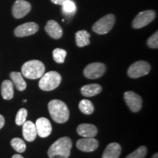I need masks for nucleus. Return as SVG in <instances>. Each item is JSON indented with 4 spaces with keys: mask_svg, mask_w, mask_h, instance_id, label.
I'll return each instance as SVG.
<instances>
[{
    "mask_svg": "<svg viewBox=\"0 0 158 158\" xmlns=\"http://www.w3.org/2000/svg\"><path fill=\"white\" fill-rule=\"evenodd\" d=\"M79 109L83 114L90 115L94 112V107L92 102L88 100H82L78 104Z\"/></svg>",
    "mask_w": 158,
    "mask_h": 158,
    "instance_id": "5701e85b",
    "label": "nucleus"
},
{
    "mask_svg": "<svg viewBox=\"0 0 158 158\" xmlns=\"http://www.w3.org/2000/svg\"><path fill=\"white\" fill-rule=\"evenodd\" d=\"M62 81V76L56 71H49L44 73L40 79L39 87L45 92L56 89Z\"/></svg>",
    "mask_w": 158,
    "mask_h": 158,
    "instance_id": "20e7f679",
    "label": "nucleus"
},
{
    "mask_svg": "<svg viewBox=\"0 0 158 158\" xmlns=\"http://www.w3.org/2000/svg\"><path fill=\"white\" fill-rule=\"evenodd\" d=\"M115 23V16L113 14L106 15L94 23L92 29L98 35L107 34L111 30Z\"/></svg>",
    "mask_w": 158,
    "mask_h": 158,
    "instance_id": "39448f33",
    "label": "nucleus"
},
{
    "mask_svg": "<svg viewBox=\"0 0 158 158\" xmlns=\"http://www.w3.org/2000/svg\"><path fill=\"white\" fill-rule=\"evenodd\" d=\"M37 133L40 137L46 138L51 135L52 131L51 124L48 118L45 117H40L36 121L35 123Z\"/></svg>",
    "mask_w": 158,
    "mask_h": 158,
    "instance_id": "ddd939ff",
    "label": "nucleus"
},
{
    "mask_svg": "<svg viewBox=\"0 0 158 158\" xmlns=\"http://www.w3.org/2000/svg\"><path fill=\"white\" fill-rule=\"evenodd\" d=\"M90 34L86 30H80L76 33V42L78 47L81 48L90 43Z\"/></svg>",
    "mask_w": 158,
    "mask_h": 158,
    "instance_id": "412c9836",
    "label": "nucleus"
},
{
    "mask_svg": "<svg viewBox=\"0 0 158 158\" xmlns=\"http://www.w3.org/2000/svg\"><path fill=\"white\" fill-rule=\"evenodd\" d=\"M10 144L12 147L19 153L24 152L26 149H27V146H26L25 142L19 138H13L10 141Z\"/></svg>",
    "mask_w": 158,
    "mask_h": 158,
    "instance_id": "b1692460",
    "label": "nucleus"
},
{
    "mask_svg": "<svg viewBox=\"0 0 158 158\" xmlns=\"http://www.w3.org/2000/svg\"><path fill=\"white\" fill-rule=\"evenodd\" d=\"M22 125L23 136L24 139L29 142L35 141L37 135L35 124L31 121H26Z\"/></svg>",
    "mask_w": 158,
    "mask_h": 158,
    "instance_id": "2eb2a0df",
    "label": "nucleus"
},
{
    "mask_svg": "<svg viewBox=\"0 0 158 158\" xmlns=\"http://www.w3.org/2000/svg\"><path fill=\"white\" fill-rule=\"evenodd\" d=\"M124 100L130 110L133 112H138L142 108V98L138 94L132 91L126 92L124 94Z\"/></svg>",
    "mask_w": 158,
    "mask_h": 158,
    "instance_id": "1a4fd4ad",
    "label": "nucleus"
},
{
    "mask_svg": "<svg viewBox=\"0 0 158 158\" xmlns=\"http://www.w3.org/2000/svg\"><path fill=\"white\" fill-rule=\"evenodd\" d=\"M27 110L25 108H21L16 114V117H15V123L17 125H22V124L26 122L27 119Z\"/></svg>",
    "mask_w": 158,
    "mask_h": 158,
    "instance_id": "bb28decb",
    "label": "nucleus"
},
{
    "mask_svg": "<svg viewBox=\"0 0 158 158\" xmlns=\"http://www.w3.org/2000/svg\"><path fill=\"white\" fill-rule=\"evenodd\" d=\"M147 45L149 48H158V32H156L153 35L148 39Z\"/></svg>",
    "mask_w": 158,
    "mask_h": 158,
    "instance_id": "cd10ccee",
    "label": "nucleus"
},
{
    "mask_svg": "<svg viewBox=\"0 0 158 158\" xmlns=\"http://www.w3.org/2000/svg\"><path fill=\"white\" fill-rule=\"evenodd\" d=\"M156 16L154 10L142 11L136 15L133 21V27L134 29H141L146 27L155 19Z\"/></svg>",
    "mask_w": 158,
    "mask_h": 158,
    "instance_id": "6e6552de",
    "label": "nucleus"
},
{
    "mask_svg": "<svg viewBox=\"0 0 158 158\" xmlns=\"http://www.w3.org/2000/svg\"><path fill=\"white\" fill-rule=\"evenodd\" d=\"M48 108L51 118L56 123H65L69 119L70 111L64 102L59 100H52L48 102Z\"/></svg>",
    "mask_w": 158,
    "mask_h": 158,
    "instance_id": "f03ea898",
    "label": "nucleus"
},
{
    "mask_svg": "<svg viewBox=\"0 0 158 158\" xmlns=\"http://www.w3.org/2000/svg\"><path fill=\"white\" fill-rule=\"evenodd\" d=\"M152 158H158V154H157V153H155V155H153Z\"/></svg>",
    "mask_w": 158,
    "mask_h": 158,
    "instance_id": "2f4dec72",
    "label": "nucleus"
},
{
    "mask_svg": "<svg viewBox=\"0 0 158 158\" xmlns=\"http://www.w3.org/2000/svg\"><path fill=\"white\" fill-rule=\"evenodd\" d=\"M66 56L67 51L62 48H56L53 51V57L54 61L59 64L64 63Z\"/></svg>",
    "mask_w": 158,
    "mask_h": 158,
    "instance_id": "393cba45",
    "label": "nucleus"
},
{
    "mask_svg": "<svg viewBox=\"0 0 158 158\" xmlns=\"http://www.w3.org/2000/svg\"><path fill=\"white\" fill-rule=\"evenodd\" d=\"M121 146L117 143H110L106 147L102 158H118L121 155Z\"/></svg>",
    "mask_w": 158,
    "mask_h": 158,
    "instance_id": "f3484780",
    "label": "nucleus"
},
{
    "mask_svg": "<svg viewBox=\"0 0 158 158\" xmlns=\"http://www.w3.org/2000/svg\"><path fill=\"white\" fill-rule=\"evenodd\" d=\"M106 70V66L103 63H91L86 67L84 70V75L89 79H97L103 76Z\"/></svg>",
    "mask_w": 158,
    "mask_h": 158,
    "instance_id": "0eeeda50",
    "label": "nucleus"
},
{
    "mask_svg": "<svg viewBox=\"0 0 158 158\" xmlns=\"http://www.w3.org/2000/svg\"><path fill=\"white\" fill-rule=\"evenodd\" d=\"M98 140L94 138H84L79 139L76 143V147L79 150L85 152H92L98 148Z\"/></svg>",
    "mask_w": 158,
    "mask_h": 158,
    "instance_id": "f8f14e48",
    "label": "nucleus"
},
{
    "mask_svg": "<svg viewBox=\"0 0 158 158\" xmlns=\"http://www.w3.org/2000/svg\"><path fill=\"white\" fill-rule=\"evenodd\" d=\"M1 94L5 100H10L13 98L14 89H13V84L11 81L5 80L2 83Z\"/></svg>",
    "mask_w": 158,
    "mask_h": 158,
    "instance_id": "a211bd4d",
    "label": "nucleus"
},
{
    "mask_svg": "<svg viewBox=\"0 0 158 158\" xmlns=\"http://www.w3.org/2000/svg\"><path fill=\"white\" fill-rule=\"evenodd\" d=\"M147 154V148L144 146L138 147L133 152L127 155L126 158H144Z\"/></svg>",
    "mask_w": 158,
    "mask_h": 158,
    "instance_id": "a878e982",
    "label": "nucleus"
},
{
    "mask_svg": "<svg viewBox=\"0 0 158 158\" xmlns=\"http://www.w3.org/2000/svg\"><path fill=\"white\" fill-rule=\"evenodd\" d=\"M45 68L42 62L36 59L25 62L21 68V74L28 79L40 78L45 73Z\"/></svg>",
    "mask_w": 158,
    "mask_h": 158,
    "instance_id": "7ed1b4c3",
    "label": "nucleus"
},
{
    "mask_svg": "<svg viewBox=\"0 0 158 158\" xmlns=\"http://www.w3.org/2000/svg\"><path fill=\"white\" fill-rule=\"evenodd\" d=\"M151 66L145 61H138L130 66L127 70L128 76L132 78H138L149 74Z\"/></svg>",
    "mask_w": 158,
    "mask_h": 158,
    "instance_id": "423d86ee",
    "label": "nucleus"
},
{
    "mask_svg": "<svg viewBox=\"0 0 158 158\" xmlns=\"http://www.w3.org/2000/svg\"><path fill=\"white\" fill-rule=\"evenodd\" d=\"M31 5L25 0H17L13 6V15L15 19L26 16L31 10Z\"/></svg>",
    "mask_w": 158,
    "mask_h": 158,
    "instance_id": "9b49d317",
    "label": "nucleus"
},
{
    "mask_svg": "<svg viewBox=\"0 0 158 158\" xmlns=\"http://www.w3.org/2000/svg\"><path fill=\"white\" fill-rule=\"evenodd\" d=\"M11 81L19 91H23L27 88V83L23 79V75L19 72H12L10 74Z\"/></svg>",
    "mask_w": 158,
    "mask_h": 158,
    "instance_id": "6ab92c4d",
    "label": "nucleus"
},
{
    "mask_svg": "<svg viewBox=\"0 0 158 158\" xmlns=\"http://www.w3.org/2000/svg\"><path fill=\"white\" fill-rule=\"evenodd\" d=\"M73 143L69 137L59 138L48 149L49 158H68L70 155Z\"/></svg>",
    "mask_w": 158,
    "mask_h": 158,
    "instance_id": "f257e3e1",
    "label": "nucleus"
},
{
    "mask_svg": "<svg viewBox=\"0 0 158 158\" xmlns=\"http://www.w3.org/2000/svg\"><path fill=\"white\" fill-rule=\"evenodd\" d=\"M12 158H23V157L21 155H14L12 157Z\"/></svg>",
    "mask_w": 158,
    "mask_h": 158,
    "instance_id": "7c9ffc66",
    "label": "nucleus"
},
{
    "mask_svg": "<svg viewBox=\"0 0 158 158\" xmlns=\"http://www.w3.org/2000/svg\"><path fill=\"white\" fill-rule=\"evenodd\" d=\"M66 0H51L53 3L56 4V5H62V4Z\"/></svg>",
    "mask_w": 158,
    "mask_h": 158,
    "instance_id": "c756f323",
    "label": "nucleus"
},
{
    "mask_svg": "<svg viewBox=\"0 0 158 158\" xmlns=\"http://www.w3.org/2000/svg\"><path fill=\"white\" fill-rule=\"evenodd\" d=\"M45 30L49 36L56 40L61 38L63 35L62 27L54 20H50L47 22L45 27Z\"/></svg>",
    "mask_w": 158,
    "mask_h": 158,
    "instance_id": "4468645a",
    "label": "nucleus"
},
{
    "mask_svg": "<svg viewBox=\"0 0 158 158\" xmlns=\"http://www.w3.org/2000/svg\"><path fill=\"white\" fill-rule=\"evenodd\" d=\"M102 92V87L100 85L93 84L85 85L81 89V92L85 97H93L100 94Z\"/></svg>",
    "mask_w": 158,
    "mask_h": 158,
    "instance_id": "aec40b11",
    "label": "nucleus"
},
{
    "mask_svg": "<svg viewBox=\"0 0 158 158\" xmlns=\"http://www.w3.org/2000/svg\"><path fill=\"white\" fill-rule=\"evenodd\" d=\"M62 13L63 14L68 17H72L75 15L77 10L76 3L73 0H66L62 4Z\"/></svg>",
    "mask_w": 158,
    "mask_h": 158,
    "instance_id": "4be33fe9",
    "label": "nucleus"
},
{
    "mask_svg": "<svg viewBox=\"0 0 158 158\" xmlns=\"http://www.w3.org/2000/svg\"><path fill=\"white\" fill-rule=\"evenodd\" d=\"M39 29V26L35 22H28L19 26L14 30L16 37H23L35 34Z\"/></svg>",
    "mask_w": 158,
    "mask_h": 158,
    "instance_id": "9d476101",
    "label": "nucleus"
},
{
    "mask_svg": "<svg viewBox=\"0 0 158 158\" xmlns=\"http://www.w3.org/2000/svg\"><path fill=\"white\" fill-rule=\"evenodd\" d=\"M5 125V118L2 115L0 114V129H2Z\"/></svg>",
    "mask_w": 158,
    "mask_h": 158,
    "instance_id": "c85d7f7f",
    "label": "nucleus"
},
{
    "mask_svg": "<svg viewBox=\"0 0 158 158\" xmlns=\"http://www.w3.org/2000/svg\"><path fill=\"white\" fill-rule=\"evenodd\" d=\"M77 133L84 138H94L98 134V129L94 124H81L77 128Z\"/></svg>",
    "mask_w": 158,
    "mask_h": 158,
    "instance_id": "dca6fc26",
    "label": "nucleus"
}]
</instances>
